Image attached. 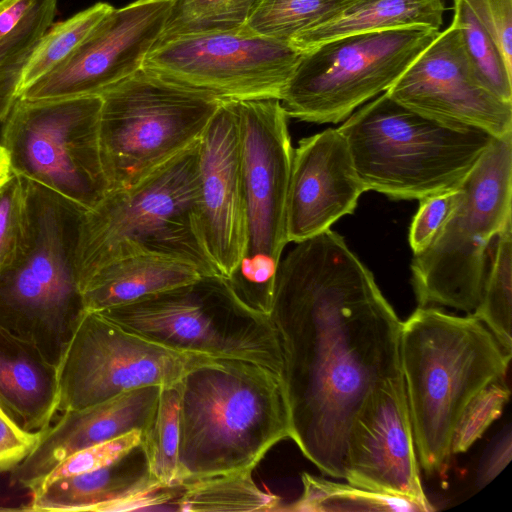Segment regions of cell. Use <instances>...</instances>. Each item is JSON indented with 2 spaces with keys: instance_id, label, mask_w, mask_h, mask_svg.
<instances>
[{
  "instance_id": "obj_8",
  "label": "cell",
  "mask_w": 512,
  "mask_h": 512,
  "mask_svg": "<svg viewBox=\"0 0 512 512\" xmlns=\"http://www.w3.org/2000/svg\"><path fill=\"white\" fill-rule=\"evenodd\" d=\"M99 95L108 191L138 183L198 142L223 101L143 67Z\"/></svg>"
},
{
  "instance_id": "obj_7",
  "label": "cell",
  "mask_w": 512,
  "mask_h": 512,
  "mask_svg": "<svg viewBox=\"0 0 512 512\" xmlns=\"http://www.w3.org/2000/svg\"><path fill=\"white\" fill-rule=\"evenodd\" d=\"M447 221L411 262L418 306L473 313L487 274L490 242L512 219V133L493 138L458 186Z\"/></svg>"
},
{
  "instance_id": "obj_25",
  "label": "cell",
  "mask_w": 512,
  "mask_h": 512,
  "mask_svg": "<svg viewBox=\"0 0 512 512\" xmlns=\"http://www.w3.org/2000/svg\"><path fill=\"white\" fill-rule=\"evenodd\" d=\"M58 0H0V124L18 98L23 70L57 14Z\"/></svg>"
},
{
  "instance_id": "obj_12",
  "label": "cell",
  "mask_w": 512,
  "mask_h": 512,
  "mask_svg": "<svg viewBox=\"0 0 512 512\" xmlns=\"http://www.w3.org/2000/svg\"><path fill=\"white\" fill-rule=\"evenodd\" d=\"M440 31L408 26L339 37L303 53L281 105L289 118L339 123L386 92Z\"/></svg>"
},
{
  "instance_id": "obj_20",
  "label": "cell",
  "mask_w": 512,
  "mask_h": 512,
  "mask_svg": "<svg viewBox=\"0 0 512 512\" xmlns=\"http://www.w3.org/2000/svg\"><path fill=\"white\" fill-rule=\"evenodd\" d=\"M160 386L134 388L81 409L63 411L42 431L34 450L11 471V483L36 491L66 458L91 446L149 426Z\"/></svg>"
},
{
  "instance_id": "obj_40",
  "label": "cell",
  "mask_w": 512,
  "mask_h": 512,
  "mask_svg": "<svg viewBox=\"0 0 512 512\" xmlns=\"http://www.w3.org/2000/svg\"><path fill=\"white\" fill-rule=\"evenodd\" d=\"M511 459V431L508 430L498 441L490 456L485 461L477 478L478 484L484 486L493 480Z\"/></svg>"
},
{
  "instance_id": "obj_3",
  "label": "cell",
  "mask_w": 512,
  "mask_h": 512,
  "mask_svg": "<svg viewBox=\"0 0 512 512\" xmlns=\"http://www.w3.org/2000/svg\"><path fill=\"white\" fill-rule=\"evenodd\" d=\"M291 439L282 374L259 364L213 358L181 379L179 484L254 470Z\"/></svg>"
},
{
  "instance_id": "obj_35",
  "label": "cell",
  "mask_w": 512,
  "mask_h": 512,
  "mask_svg": "<svg viewBox=\"0 0 512 512\" xmlns=\"http://www.w3.org/2000/svg\"><path fill=\"white\" fill-rule=\"evenodd\" d=\"M510 397L504 379L478 392L461 413L451 441V454L466 452L502 413Z\"/></svg>"
},
{
  "instance_id": "obj_41",
  "label": "cell",
  "mask_w": 512,
  "mask_h": 512,
  "mask_svg": "<svg viewBox=\"0 0 512 512\" xmlns=\"http://www.w3.org/2000/svg\"><path fill=\"white\" fill-rule=\"evenodd\" d=\"M13 175L7 150L0 142V187Z\"/></svg>"
},
{
  "instance_id": "obj_30",
  "label": "cell",
  "mask_w": 512,
  "mask_h": 512,
  "mask_svg": "<svg viewBox=\"0 0 512 512\" xmlns=\"http://www.w3.org/2000/svg\"><path fill=\"white\" fill-rule=\"evenodd\" d=\"M495 238L493 260L487 270L482 297L471 314L512 353V219Z\"/></svg>"
},
{
  "instance_id": "obj_11",
  "label": "cell",
  "mask_w": 512,
  "mask_h": 512,
  "mask_svg": "<svg viewBox=\"0 0 512 512\" xmlns=\"http://www.w3.org/2000/svg\"><path fill=\"white\" fill-rule=\"evenodd\" d=\"M100 95L17 98L1 122L12 173L42 185L83 211L108 192L100 149Z\"/></svg>"
},
{
  "instance_id": "obj_2",
  "label": "cell",
  "mask_w": 512,
  "mask_h": 512,
  "mask_svg": "<svg viewBox=\"0 0 512 512\" xmlns=\"http://www.w3.org/2000/svg\"><path fill=\"white\" fill-rule=\"evenodd\" d=\"M512 353L472 314L418 308L400 329V364L419 465L444 471L457 421L469 401L502 380Z\"/></svg>"
},
{
  "instance_id": "obj_14",
  "label": "cell",
  "mask_w": 512,
  "mask_h": 512,
  "mask_svg": "<svg viewBox=\"0 0 512 512\" xmlns=\"http://www.w3.org/2000/svg\"><path fill=\"white\" fill-rule=\"evenodd\" d=\"M211 359L167 348L86 311L59 366L58 411L91 406L134 388L177 383Z\"/></svg>"
},
{
  "instance_id": "obj_39",
  "label": "cell",
  "mask_w": 512,
  "mask_h": 512,
  "mask_svg": "<svg viewBox=\"0 0 512 512\" xmlns=\"http://www.w3.org/2000/svg\"><path fill=\"white\" fill-rule=\"evenodd\" d=\"M42 431L21 427L0 406V473L14 470L37 446Z\"/></svg>"
},
{
  "instance_id": "obj_4",
  "label": "cell",
  "mask_w": 512,
  "mask_h": 512,
  "mask_svg": "<svg viewBox=\"0 0 512 512\" xmlns=\"http://www.w3.org/2000/svg\"><path fill=\"white\" fill-rule=\"evenodd\" d=\"M198 145L138 183L109 190L81 214L75 248L81 290L108 263L142 254L182 260L203 275H220L201 230Z\"/></svg>"
},
{
  "instance_id": "obj_38",
  "label": "cell",
  "mask_w": 512,
  "mask_h": 512,
  "mask_svg": "<svg viewBox=\"0 0 512 512\" xmlns=\"http://www.w3.org/2000/svg\"><path fill=\"white\" fill-rule=\"evenodd\" d=\"M497 45L512 72V0H463Z\"/></svg>"
},
{
  "instance_id": "obj_9",
  "label": "cell",
  "mask_w": 512,
  "mask_h": 512,
  "mask_svg": "<svg viewBox=\"0 0 512 512\" xmlns=\"http://www.w3.org/2000/svg\"><path fill=\"white\" fill-rule=\"evenodd\" d=\"M99 313L179 352L239 359L283 372L280 343L271 317L241 302L220 275H204Z\"/></svg>"
},
{
  "instance_id": "obj_28",
  "label": "cell",
  "mask_w": 512,
  "mask_h": 512,
  "mask_svg": "<svg viewBox=\"0 0 512 512\" xmlns=\"http://www.w3.org/2000/svg\"><path fill=\"white\" fill-rule=\"evenodd\" d=\"M357 0H262L244 27L288 44Z\"/></svg>"
},
{
  "instance_id": "obj_10",
  "label": "cell",
  "mask_w": 512,
  "mask_h": 512,
  "mask_svg": "<svg viewBox=\"0 0 512 512\" xmlns=\"http://www.w3.org/2000/svg\"><path fill=\"white\" fill-rule=\"evenodd\" d=\"M245 206L241 260L225 278L246 306L269 315L282 252L293 157L288 117L279 99L234 101Z\"/></svg>"
},
{
  "instance_id": "obj_6",
  "label": "cell",
  "mask_w": 512,
  "mask_h": 512,
  "mask_svg": "<svg viewBox=\"0 0 512 512\" xmlns=\"http://www.w3.org/2000/svg\"><path fill=\"white\" fill-rule=\"evenodd\" d=\"M338 130L366 191L412 200L454 189L493 137L421 115L386 92L353 112Z\"/></svg>"
},
{
  "instance_id": "obj_13",
  "label": "cell",
  "mask_w": 512,
  "mask_h": 512,
  "mask_svg": "<svg viewBox=\"0 0 512 512\" xmlns=\"http://www.w3.org/2000/svg\"><path fill=\"white\" fill-rule=\"evenodd\" d=\"M302 55L243 26L158 42L142 67L223 101L280 100Z\"/></svg>"
},
{
  "instance_id": "obj_29",
  "label": "cell",
  "mask_w": 512,
  "mask_h": 512,
  "mask_svg": "<svg viewBox=\"0 0 512 512\" xmlns=\"http://www.w3.org/2000/svg\"><path fill=\"white\" fill-rule=\"evenodd\" d=\"M181 380L161 386L157 407L141 446L150 474L165 486L179 484Z\"/></svg>"
},
{
  "instance_id": "obj_21",
  "label": "cell",
  "mask_w": 512,
  "mask_h": 512,
  "mask_svg": "<svg viewBox=\"0 0 512 512\" xmlns=\"http://www.w3.org/2000/svg\"><path fill=\"white\" fill-rule=\"evenodd\" d=\"M59 368L0 328V406L24 429L45 430L58 412Z\"/></svg>"
},
{
  "instance_id": "obj_37",
  "label": "cell",
  "mask_w": 512,
  "mask_h": 512,
  "mask_svg": "<svg viewBox=\"0 0 512 512\" xmlns=\"http://www.w3.org/2000/svg\"><path fill=\"white\" fill-rule=\"evenodd\" d=\"M459 196L458 187L420 199L409 230L414 254L423 251L435 238L452 213Z\"/></svg>"
},
{
  "instance_id": "obj_18",
  "label": "cell",
  "mask_w": 512,
  "mask_h": 512,
  "mask_svg": "<svg viewBox=\"0 0 512 512\" xmlns=\"http://www.w3.org/2000/svg\"><path fill=\"white\" fill-rule=\"evenodd\" d=\"M199 213L204 243L228 278L245 243L241 152L234 101H222L198 145Z\"/></svg>"
},
{
  "instance_id": "obj_1",
  "label": "cell",
  "mask_w": 512,
  "mask_h": 512,
  "mask_svg": "<svg viewBox=\"0 0 512 512\" xmlns=\"http://www.w3.org/2000/svg\"><path fill=\"white\" fill-rule=\"evenodd\" d=\"M277 330L291 439L323 474L344 478L350 427L369 394L401 372V321L337 232L297 242L280 261Z\"/></svg>"
},
{
  "instance_id": "obj_33",
  "label": "cell",
  "mask_w": 512,
  "mask_h": 512,
  "mask_svg": "<svg viewBox=\"0 0 512 512\" xmlns=\"http://www.w3.org/2000/svg\"><path fill=\"white\" fill-rule=\"evenodd\" d=\"M465 51L484 86L497 98L512 103V72L487 30L463 0H453V19Z\"/></svg>"
},
{
  "instance_id": "obj_5",
  "label": "cell",
  "mask_w": 512,
  "mask_h": 512,
  "mask_svg": "<svg viewBox=\"0 0 512 512\" xmlns=\"http://www.w3.org/2000/svg\"><path fill=\"white\" fill-rule=\"evenodd\" d=\"M29 182V227L15 258L0 272V328L35 346L59 368L86 309L75 268L84 212Z\"/></svg>"
},
{
  "instance_id": "obj_36",
  "label": "cell",
  "mask_w": 512,
  "mask_h": 512,
  "mask_svg": "<svg viewBox=\"0 0 512 512\" xmlns=\"http://www.w3.org/2000/svg\"><path fill=\"white\" fill-rule=\"evenodd\" d=\"M142 435L141 430H134L72 454L46 477L38 489L51 481L93 471L117 461L141 444Z\"/></svg>"
},
{
  "instance_id": "obj_17",
  "label": "cell",
  "mask_w": 512,
  "mask_h": 512,
  "mask_svg": "<svg viewBox=\"0 0 512 512\" xmlns=\"http://www.w3.org/2000/svg\"><path fill=\"white\" fill-rule=\"evenodd\" d=\"M344 478L354 486L408 498L428 512L435 510L421 484L402 374L375 388L354 418Z\"/></svg>"
},
{
  "instance_id": "obj_24",
  "label": "cell",
  "mask_w": 512,
  "mask_h": 512,
  "mask_svg": "<svg viewBox=\"0 0 512 512\" xmlns=\"http://www.w3.org/2000/svg\"><path fill=\"white\" fill-rule=\"evenodd\" d=\"M444 10V0H357L299 35L291 47L304 53L339 37L417 25L440 31Z\"/></svg>"
},
{
  "instance_id": "obj_23",
  "label": "cell",
  "mask_w": 512,
  "mask_h": 512,
  "mask_svg": "<svg viewBox=\"0 0 512 512\" xmlns=\"http://www.w3.org/2000/svg\"><path fill=\"white\" fill-rule=\"evenodd\" d=\"M204 276L194 265L158 255H133L108 263L82 290L86 311L99 312L192 282Z\"/></svg>"
},
{
  "instance_id": "obj_22",
  "label": "cell",
  "mask_w": 512,
  "mask_h": 512,
  "mask_svg": "<svg viewBox=\"0 0 512 512\" xmlns=\"http://www.w3.org/2000/svg\"><path fill=\"white\" fill-rule=\"evenodd\" d=\"M163 485L149 471L140 445L99 469L57 479L32 492L29 511H91L96 505Z\"/></svg>"
},
{
  "instance_id": "obj_26",
  "label": "cell",
  "mask_w": 512,
  "mask_h": 512,
  "mask_svg": "<svg viewBox=\"0 0 512 512\" xmlns=\"http://www.w3.org/2000/svg\"><path fill=\"white\" fill-rule=\"evenodd\" d=\"M252 470L234 471L181 484L173 509L190 512L280 511L281 498L261 490Z\"/></svg>"
},
{
  "instance_id": "obj_19",
  "label": "cell",
  "mask_w": 512,
  "mask_h": 512,
  "mask_svg": "<svg viewBox=\"0 0 512 512\" xmlns=\"http://www.w3.org/2000/svg\"><path fill=\"white\" fill-rule=\"evenodd\" d=\"M366 191L338 128L303 138L293 150L286 204V234L297 243L352 214Z\"/></svg>"
},
{
  "instance_id": "obj_16",
  "label": "cell",
  "mask_w": 512,
  "mask_h": 512,
  "mask_svg": "<svg viewBox=\"0 0 512 512\" xmlns=\"http://www.w3.org/2000/svg\"><path fill=\"white\" fill-rule=\"evenodd\" d=\"M386 93L401 105L442 123L479 129L493 138L512 133V103L497 98L484 86L453 22Z\"/></svg>"
},
{
  "instance_id": "obj_15",
  "label": "cell",
  "mask_w": 512,
  "mask_h": 512,
  "mask_svg": "<svg viewBox=\"0 0 512 512\" xmlns=\"http://www.w3.org/2000/svg\"><path fill=\"white\" fill-rule=\"evenodd\" d=\"M174 1L136 0L113 7L70 55L18 97L99 95L134 74L158 42Z\"/></svg>"
},
{
  "instance_id": "obj_31",
  "label": "cell",
  "mask_w": 512,
  "mask_h": 512,
  "mask_svg": "<svg viewBox=\"0 0 512 512\" xmlns=\"http://www.w3.org/2000/svg\"><path fill=\"white\" fill-rule=\"evenodd\" d=\"M112 8L108 3L98 2L66 20L53 23L40 39L23 70L18 96L70 55Z\"/></svg>"
},
{
  "instance_id": "obj_27",
  "label": "cell",
  "mask_w": 512,
  "mask_h": 512,
  "mask_svg": "<svg viewBox=\"0 0 512 512\" xmlns=\"http://www.w3.org/2000/svg\"><path fill=\"white\" fill-rule=\"evenodd\" d=\"M303 491L294 502L281 507L289 512L383 511L428 512L408 498L375 492L350 483L344 484L302 473Z\"/></svg>"
},
{
  "instance_id": "obj_34",
  "label": "cell",
  "mask_w": 512,
  "mask_h": 512,
  "mask_svg": "<svg viewBox=\"0 0 512 512\" xmlns=\"http://www.w3.org/2000/svg\"><path fill=\"white\" fill-rule=\"evenodd\" d=\"M29 227V182L14 174L0 187V272L23 246Z\"/></svg>"
},
{
  "instance_id": "obj_32",
  "label": "cell",
  "mask_w": 512,
  "mask_h": 512,
  "mask_svg": "<svg viewBox=\"0 0 512 512\" xmlns=\"http://www.w3.org/2000/svg\"><path fill=\"white\" fill-rule=\"evenodd\" d=\"M261 1L175 0L158 42L184 35L240 29Z\"/></svg>"
}]
</instances>
